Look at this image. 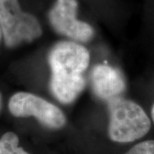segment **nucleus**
Instances as JSON below:
<instances>
[{
    "label": "nucleus",
    "instance_id": "f257e3e1",
    "mask_svg": "<svg viewBox=\"0 0 154 154\" xmlns=\"http://www.w3.org/2000/svg\"><path fill=\"white\" fill-rule=\"evenodd\" d=\"M48 60L51 93L61 103L70 104L85 88L83 73L89 64V51L82 45L62 41L51 49Z\"/></svg>",
    "mask_w": 154,
    "mask_h": 154
},
{
    "label": "nucleus",
    "instance_id": "f03ea898",
    "mask_svg": "<svg viewBox=\"0 0 154 154\" xmlns=\"http://www.w3.org/2000/svg\"><path fill=\"white\" fill-rule=\"evenodd\" d=\"M108 134L115 142H133L145 136L151 128L148 116L132 100L120 97L110 99L108 101Z\"/></svg>",
    "mask_w": 154,
    "mask_h": 154
},
{
    "label": "nucleus",
    "instance_id": "7ed1b4c3",
    "mask_svg": "<svg viewBox=\"0 0 154 154\" xmlns=\"http://www.w3.org/2000/svg\"><path fill=\"white\" fill-rule=\"evenodd\" d=\"M0 28L8 47L31 42L42 34L37 18L22 11L18 0H0Z\"/></svg>",
    "mask_w": 154,
    "mask_h": 154
},
{
    "label": "nucleus",
    "instance_id": "20e7f679",
    "mask_svg": "<svg viewBox=\"0 0 154 154\" xmlns=\"http://www.w3.org/2000/svg\"><path fill=\"white\" fill-rule=\"evenodd\" d=\"M9 110L17 117L34 116L47 128H60L65 125L66 118L56 105L34 94L20 92L9 101Z\"/></svg>",
    "mask_w": 154,
    "mask_h": 154
},
{
    "label": "nucleus",
    "instance_id": "39448f33",
    "mask_svg": "<svg viewBox=\"0 0 154 154\" xmlns=\"http://www.w3.org/2000/svg\"><path fill=\"white\" fill-rule=\"evenodd\" d=\"M77 8L76 0H57L49 11V22L57 33L74 40L87 42L93 38L94 28L77 19Z\"/></svg>",
    "mask_w": 154,
    "mask_h": 154
},
{
    "label": "nucleus",
    "instance_id": "423d86ee",
    "mask_svg": "<svg viewBox=\"0 0 154 154\" xmlns=\"http://www.w3.org/2000/svg\"><path fill=\"white\" fill-rule=\"evenodd\" d=\"M91 81L94 94L101 99L110 100L125 90V80L118 69L99 64L92 70Z\"/></svg>",
    "mask_w": 154,
    "mask_h": 154
},
{
    "label": "nucleus",
    "instance_id": "0eeeda50",
    "mask_svg": "<svg viewBox=\"0 0 154 154\" xmlns=\"http://www.w3.org/2000/svg\"><path fill=\"white\" fill-rule=\"evenodd\" d=\"M18 144L19 139L15 133H5L0 139V154H29Z\"/></svg>",
    "mask_w": 154,
    "mask_h": 154
},
{
    "label": "nucleus",
    "instance_id": "6e6552de",
    "mask_svg": "<svg viewBox=\"0 0 154 154\" xmlns=\"http://www.w3.org/2000/svg\"><path fill=\"white\" fill-rule=\"evenodd\" d=\"M125 154H154V140H146L134 146Z\"/></svg>",
    "mask_w": 154,
    "mask_h": 154
},
{
    "label": "nucleus",
    "instance_id": "1a4fd4ad",
    "mask_svg": "<svg viewBox=\"0 0 154 154\" xmlns=\"http://www.w3.org/2000/svg\"><path fill=\"white\" fill-rule=\"evenodd\" d=\"M152 121L154 122V105H152Z\"/></svg>",
    "mask_w": 154,
    "mask_h": 154
},
{
    "label": "nucleus",
    "instance_id": "9d476101",
    "mask_svg": "<svg viewBox=\"0 0 154 154\" xmlns=\"http://www.w3.org/2000/svg\"><path fill=\"white\" fill-rule=\"evenodd\" d=\"M2 30H1V28H0V40H1V38H2Z\"/></svg>",
    "mask_w": 154,
    "mask_h": 154
},
{
    "label": "nucleus",
    "instance_id": "9b49d317",
    "mask_svg": "<svg viewBox=\"0 0 154 154\" xmlns=\"http://www.w3.org/2000/svg\"><path fill=\"white\" fill-rule=\"evenodd\" d=\"M1 101H2V99H1V94H0V108H1Z\"/></svg>",
    "mask_w": 154,
    "mask_h": 154
}]
</instances>
